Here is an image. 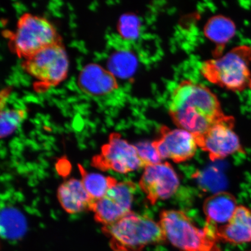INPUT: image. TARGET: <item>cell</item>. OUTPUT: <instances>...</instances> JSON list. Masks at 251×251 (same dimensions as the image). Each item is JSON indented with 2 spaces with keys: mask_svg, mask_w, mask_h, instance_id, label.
<instances>
[{
  "mask_svg": "<svg viewBox=\"0 0 251 251\" xmlns=\"http://www.w3.org/2000/svg\"><path fill=\"white\" fill-rule=\"evenodd\" d=\"M78 84L84 92L92 96H102L117 89L118 83L111 72L97 64L85 66L78 76Z\"/></svg>",
  "mask_w": 251,
  "mask_h": 251,
  "instance_id": "obj_14",
  "label": "cell"
},
{
  "mask_svg": "<svg viewBox=\"0 0 251 251\" xmlns=\"http://www.w3.org/2000/svg\"><path fill=\"white\" fill-rule=\"evenodd\" d=\"M57 198L62 208L72 215L92 211L96 202L87 193L82 181L74 178L60 185L57 191Z\"/></svg>",
  "mask_w": 251,
  "mask_h": 251,
  "instance_id": "obj_12",
  "label": "cell"
},
{
  "mask_svg": "<svg viewBox=\"0 0 251 251\" xmlns=\"http://www.w3.org/2000/svg\"><path fill=\"white\" fill-rule=\"evenodd\" d=\"M92 165L100 171L112 170L122 174L144 168L136 146L118 133L110 135L108 142L102 147L101 152L93 157Z\"/></svg>",
  "mask_w": 251,
  "mask_h": 251,
  "instance_id": "obj_7",
  "label": "cell"
},
{
  "mask_svg": "<svg viewBox=\"0 0 251 251\" xmlns=\"http://www.w3.org/2000/svg\"><path fill=\"white\" fill-rule=\"evenodd\" d=\"M234 122L233 117L226 115L205 133L194 136L198 147L208 153L212 161L243 152L239 138L233 130Z\"/></svg>",
  "mask_w": 251,
  "mask_h": 251,
  "instance_id": "obj_8",
  "label": "cell"
},
{
  "mask_svg": "<svg viewBox=\"0 0 251 251\" xmlns=\"http://www.w3.org/2000/svg\"><path fill=\"white\" fill-rule=\"evenodd\" d=\"M159 224L166 240L179 251H217V227L206 222L205 227L196 226L191 219L178 210H163Z\"/></svg>",
  "mask_w": 251,
  "mask_h": 251,
  "instance_id": "obj_3",
  "label": "cell"
},
{
  "mask_svg": "<svg viewBox=\"0 0 251 251\" xmlns=\"http://www.w3.org/2000/svg\"><path fill=\"white\" fill-rule=\"evenodd\" d=\"M179 177L168 162L146 166L139 181V187L151 205L169 199L176 192Z\"/></svg>",
  "mask_w": 251,
  "mask_h": 251,
  "instance_id": "obj_10",
  "label": "cell"
},
{
  "mask_svg": "<svg viewBox=\"0 0 251 251\" xmlns=\"http://www.w3.org/2000/svg\"><path fill=\"white\" fill-rule=\"evenodd\" d=\"M140 22L132 14L122 15L118 24V30L122 37L126 39H134L139 36Z\"/></svg>",
  "mask_w": 251,
  "mask_h": 251,
  "instance_id": "obj_20",
  "label": "cell"
},
{
  "mask_svg": "<svg viewBox=\"0 0 251 251\" xmlns=\"http://www.w3.org/2000/svg\"><path fill=\"white\" fill-rule=\"evenodd\" d=\"M236 199L227 191H221L213 194L205 200L203 211L206 223L216 226L227 224L237 208Z\"/></svg>",
  "mask_w": 251,
  "mask_h": 251,
  "instance_id": "obj_15",
  "label": "cell"
},
{
  "mask_svg": "<svg viewBox=\"0 0 251 251\" xmlns=\"http://www.w3.org/2000/svg\"><path fill=\"white\" fill-rule=\"evenodd\" d=\"M169 113L178 128L194 136L205 133L226 116L208 87L190 80L182 81L173 91Z\"/></svg>",
  "mask_w": 251,
  "mask_h": 251,
  "instance_id": "obj_1",
  "label": "cell"
},
{
  "mask_svg": "<svg viewBox=\"0 0 251 251\" xmlns=\"http://www.w3.org/2000/svg\"><path fill=\"white\" fill-rule=\"evenodd\" d=\"M140 158L142 161L144 168L146 166L155 165L161 163L162 159L160 158L152 143L148 141H143L135 144Z\"/></svg>",
  "mask_w": 251,
  "mask_h": 251,
  "instance_id": "obj_21",
  "label": "cell"
},
{
  "mask_svg": "<svg viewBox=\"0 0 251 251\" xmlns=\"http://www.w3.org/2000/svg\"><path fill=\"white\" fill-rule=\"evenodd\" d=\"M251 47H235L224 56L204 62L201 73L210 82L233 92L251 89Z\"/></svg>",
  "mask_w": 251,
  "mask_h": 251,
  "instance_id": "obj_4",
  "label": "cell"
},
{
  "mask_svg": "<svg viewBox=\"0 0 251 251\" xmlns=\"http://www.w3.org/2000/svg\"><path fill=\"white\" fill-rule=\"evenodd\" d=\"M137 67L134 55L127 51H118L113 55L108 62L109 71L120 77H127L133 74Z\"/></svg>",
  "mask_w": 251,
  "mask_h": 251,
  "instance_id": "obj_18",
  "label": "cell"
},
{
  "mask_svg": "<svg viewBox=\"0 0 251 251\" xmlns=\"http://www.w3.org/2000/svg\"><path fill=\"white\" fill-rule=\"evenodd\" d=\"M161 159H169L176 163L188 161L195 155L197 144L194 135L181 128L162 126L158 139L152 141Z\"/></svg>",
  "mask_w": 251,
  "mask_h": 251,
  "instance_id": "obj_11",
  "label": "cell"
},
{
  "mask_svg": "<svg viewBox=\"0 0 251 251\" xmlns=\"http://www.w3.org/2000/svg\"><path fill=\"white\" fill-rule=\"evenodd\" d=\"M58 42L60 40L55 28L47 19L28 13L19 19L11 37L14 51L24 59Z\"/></svg>",
  "mask_w": 251,
  "mask_h": 251,
  "instance_id": "obj_5",
  "label": "cell"
},
{
  "mask_svg": "<svg viewBox=\"0 0 251 251\" xmlns=\"http://www.w3.org/2000/svg\"><path fill=\"white\" fill-rule=\"evenodd\" d=\"M78 168L84 188L96 201L104 196L110 188L118 183L114 177L88 172L80 164L78 165Z\"/></svg>",
  "mask_w": 251,
  "mask_h": 251,
  "instance_id": "obj_16",
  "label": "cell"
},
{
  "mask_svg": "<svg viewBox=\"0 0 251 251\" xmlns=\"http://www.w3.org/2000/svg\"><path fill=\"white\" fill-rule=\"evenodd\" d=\"M25 111L20 109H6L1 112V136L5 137L16 130L23 121Z\"/></svg>",
  "mask_w": 251,
  "mask_h": 251,
  "instance_id": "obj_19",
  "label": "cell"
},
{
  "mask_svg": "<svg viewBox=\"0 0 251 251\" xmlns=\"http://www.w3.org/2000/svg\"><path fill=\"white\" fill-rule=\"evenodd\" d=\"M24 68L37 82L50 87L61 83L67 76L69 61L61 42L47 46L25 59Z\"/></svg>",
  "mask_w": 251,
  "mask_h": 251,
  "instance_id": "obj_6",
  "label": "cell"
},
{
  "mask_svg": "<svg viewBox=\"0 0 251 251\" xmlns=\"http://www.w3.org/2000/svg\"></svg>",
  "mask_w": 251,
  "mask_h": 251,
  "instance_id": "obj_23",
  "label": "cell"
},
{
  "mask_svg": "<svg viewBox=\"0 0 251 251\" xmlns=\"http://www.w3.org/2000/svg\"><path fill=\"white\" fill-rule=\"evenodd\" d=\"M221 251V250H219V251Z\"/></svg>",
  "mask_w": 251,
  "mask_h": 251,
  "instance_id": "obj_22",
  "label": "cell"
},
{
  "mask_svg": "<svg viewBox=\"0 0 251 251\" xmlns=\"http://www.w3.org/2000/svg\"><path fill=\"white\" fill-rule=\"evenodd\" d=\"M112 251H143L166 238L159 224L147 216L131 211L114 224L102 227Z\"/></svg>",
  "mask_w": 251,
  "mask_h": 251,
  "instance_id": "obj_2",
  "label": "cell"
},
{
  "mask_svg": "<svg viewBox=\"0 0 251 251\" xmlns=\"http://www.w3.org/2000/svg\"><path fill=\"white\" fill-rule=\"evenodd\" d=\"M136 190L133 181H118L104 196L94 202L92 211L95 221L105 226L124 218L131 211Z\"/></svg>",
  "mask_w": 251,
  "mask_h": 251,
  "instance_id": "obj_9",
  "label": "cell"
},
{
  "mask_svg": "<svg viewBox=\"0 0 251 251\" xmlns=\"http://www.w3.org/2000/svg\"><path fill=\"white\" fill-rule=\"evenodd\" d=\"M218 241L231 244L251 242V210L243 205L237 206L227 224L216 230Z\"/></svg>",
  "mask_w": 251,
  "mask_h": 251,
  "instance_id": "obj_13",
  "label": "cell"
},
{
  "mask_svg": "<svg viewBox=\"0 0 251 251\" xmlns=\"http://www.w3.org/2000/svg\"><path fill=\"white\" fill-rule=\"evenodd\" d=\"M235 30L233 22L221 15L210 19L204 27L205 35L219 46L225 45L233 38Z\"/></svg>",
  "mask_w": 251,
  "mask_h": 251,
  "instance_id": "obj_17",
  "label": "cell"
}]
</instances>
